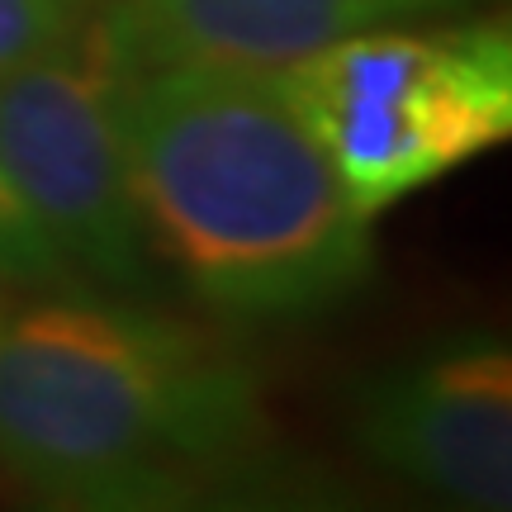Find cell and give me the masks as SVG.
Segmentation results:
<instances>
[{
	"mask_svg": "<svg viewBox=\"0 0 512 512\" xmlns=\"http://www.w3.org/2000/svg\"><path fill=\"white\" fill-rule=\"evenodd\" d=\"M147 252L238 323L309 318L375 271V228L275 72L176 62L124 81Z\"/></svg>",
	"mask_w": 512,
	"mask_h": 512,
	"instance_id": "2",
	"label": "cell"
},
{
	"mask_svg": "<svg viewBox=\"0 0 512 512\" xmlns=\"http://www.w3.org/2000/svg\"><path fill=\"white\" fill-rule=\"evenodd\" d=\"M351 200L380 219L512 138L508 19H403L275 72Z\"/></svg>",
	"mask_w": 512,
	"mask_h": 512,
	"instance_id": "3",
	"label": "cell"
},
{
	"mask_svg": "<svg viewBox=\"0 0 512 512\" xmlns=\"http://www.w3.org/2000/svg\"><path fill=\"white\" fill-rule=\"evenodd\" d=\"M0 280L29 285V290H72L76 285V271L57 252V242L43 233L34 209L19 200L5 166H0Z\"/></svg>",
	"mask_w": 512,
	"mask_h": 512,
	"instance_id": "7",
	"label": "cell"
},
{
	"mask_svg": "<svg viewBox=\"0 0 512 512\" xmlns=\"http://www.w3.org/2000/svg\"><path fill=\"white\" fill-rule=\"evenodd\" d=\"M0 465L53 508L313 503L261 375L219 332L91 299L0 309Z\"/></svg>",
	"mask_w": 512,
	"mask_h": 512,
	"instance_id": "1",
	"label": "cell"
},
{
	"mask_svg": "<svg viewBox=\"0 0 512 512\" xmlns=\"http://www.w3.org/2000/svg\"><path fill=\"white\" fill-rule=\"evenodd\" d=\"M351 437L380 470L456 508L512 503V351L494 332L451 337L351 394Z\"/></svg>",
	"mask_w": 512,
	"mask_h": 512,
	"instance_id": "5",
	"label": "cell"
},
{
	"mask_svg": "<svg viewBox=\"0 0 512 512\" xmlns=\"http://www.w3.org/2000/svg\"><path fill=\"white\" fill-rule=\"evenodd\" d=\"M95 0H0V76L62 48Z\"/></svg>",
	"mask_w": 512,
	"mask_h": 512,
	"instance_id": "8",
	"label": "cell"
},
{
	"mask_svg": "<svg viewBox=\"0 0 512 512\" xmlns=\"http://www.w3.org/2000/svg\"><path fill=\"white\" fill-rule=\"evenodd\" d=\"M124 81L95 19L0 76V166L76 275L147 285V233L124 152Z\"/></svg>",
	"mask_w": 512,
	"mask_h": 512,
	"instance_id": "4",
	"label": "cell"
},
{
	"mask_svg": "<svg viewBox=\"0 0 512 512\" xmlns=\"http://www.w3.org/2000/svg\"><path fill=\"white\" fill-rule=\"evenodd\" d=\"M479 0H95L91 19L128 76L176 62L280 72L375 24L446 19Z\"/></svg>",
	"mask_w": 512,
	"mask_h": 512,
	"instance_id": "6",
	"label": "cell"
}]
</instances>
